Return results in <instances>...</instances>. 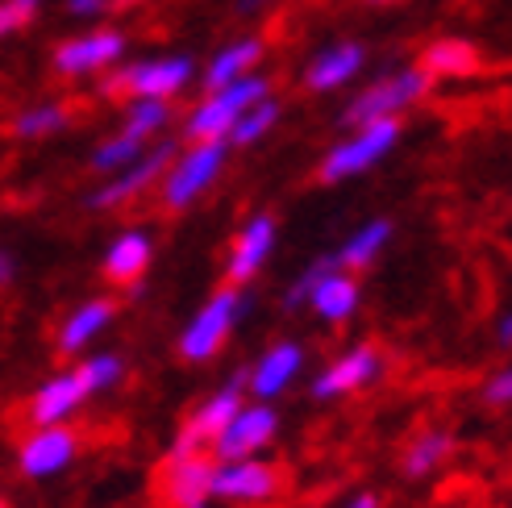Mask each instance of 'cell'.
I'll return each instance as SVG.
<instances>
[{"label": "cell", "mask_w": 512, "mask_h": 508, "mask_svg": "<svg viewBox=\"0 0 512 508\" xmlns=\"http://www.w3.org/2000/svg\"><path fill=\"white\" fill-rule=\"evenodd\" d=\"M429 88H433V80L421 67L383 71V75H375L367 88L354 92V100L346 105L342 121L350 125V130H358V125H371V121H400L408 109L421 105V100L429 96Z\"/></svg>", "instance_id": "1"}, {"label": "cell", "mask_w": 512, "mask_h": 508, "mask_svg": "<svg viewBox=\"0 0 512 508\" xmlns=\"http://www.w3.org/2000/svg\"><path fill=\"white\" fill-rule=\"evenodd\" d=\"M267 96H271V80L259 71L246 75L238 84H229V88L204 92V100L184 117V138L188 142H225L229 130H234V121Z\"/></svg>", "instance_id": "2"}, {"label": "cell", "mask_w": 512, "mask_h": 508, "mask_svg": "<svg viewBox=\"0 0 512 508\" xmlns=\"http://www.w3.org/2000/svg\"><path fill=\"white\" fill-rule=\"evenodd\" d=\"M404 134L400 121H371V125H358L350 130L338 146H329V155L321 159V184H346L354 175H367L371 167H379L383 159L396 150Z\"/></svg>", "instance_id": "3"}, {"label": "cell", "mask_w": 512, "mask_h": 508, "mask_svg": "<svg viewBox=\"0 0 512 508\" xmlns=\"http://www.w3.org/2000/svg\"><path fill=\"white\" fill-rule=\"evenodd\" d=\"M196 75V63L188 55H167V59H142L130 67H117L105 75L100 92L105 96H130V100H171L179 96Z\"/></svg>", "instance_id": "4"}, {"label": "cell", "mask_w": 512, "mask_h": 508, "mask_svg": "<svg viewBox=\"0 0 512 508\" xmlns=\"http://www.w3.org/2000/svg\"><path fill=\"white\" fill-rule=\"evenodd\" d=\"M242 309H246V296H242L238 288L213 292V296L196 309V317L184 325V334H179V359H188V363H209L213 354L229 342V334H234Z\"/></svg>", "instance_id": "5"}, {"label": "cell", "mask_w": 512, "mask_h": 508, "mask_svg": "<svg viewBox=\"0 0 512 508\" xmlns=\"http://www.w3.org/2000/svg\"><path fill=\"white\" fill-rule=\"evenodd\" d=\"M229 146L225 142H192L184 155H175L167 175H163V205L171 213L196 205V200L217 184V175L225 167Z\"/></svg>", "instance_id": "6"}, {"label": "cell", "mask_w": 512, "mask_h": 508, "mask_svg": "<svg viewBox=\"0 0 512 508\" xmlns=\"http://www.w3.org/2000/svg\"><path fill=\"white\" fill-rule=\"evenodd\" d=\"M242 404H246V371L229 379L225 388H217L209 400H200V404H196L192 417L184 421V429L175 434V442H171V450H167V459H188V454H204V450L217 442V434L229 425V417H234Z\"/></svg>", "instance_id": "7"}, {"label": "cell", "mask_w": 512, "mask_h": 508, "mask_svg": "<svg viewBox=\"0 0 512 508\" xmlns=\"http://www.w3.org/2000/svg\"><path fill=\"white\" fill-rule=\"evenodd\" d=\"M279 434V413L271 404L250 400L242 409L229 417V425L217 434L213 450V463H238V459H263V450L275 442Z\"/></svg>", "instance_id": "8"}, {"label": "cell", "mask_w": 512, "mask_h": 508, "mask_svg": "<svg viewBox=\"0 0 512 508\" xmlns=\"http://www.w3.org/2000/svg\"><path fill=\"white\" fill-rule=\"evenodd\" d=\"M284 488V475L267 459H238V463H217L213 471V500L254 508V504H271Z\"/></svg>", "instance_id": "9"}, {"label": "cell", "mask_w": 512, "mask_h": 508, "mask_svg": "<svg viewBox=\"0 0 512 508\" xmlns=\"http://www.w3.org/2000/svg\"><path fill=\"white\" fill-rule=\"evenodd\" d=\"M383 375V354L367 342L350 346L346 354H338L317 379H313V400H342V396H354L371 388L375 379Z\"/></svg>", "instance_id": "10"}, {"label": "cell", "mask_w": 512, "mask_h": 508, "mask_svg": "<svg viewBox=\"0 0 512 508\" xmlns=\"http://www.w3.org/2000/svg\"><path fill=\"white\" fill-rule=\"evenodd\" d=\"M75 454H80V434L71 425H46L21 442L17 467L25 479H50V475H63L75 463Z\"/></svg>", "instance_id": "11"}, {"label": "cell", "mask_w": 512, "mask_h": 508, "mask_svg": "<svg viewBox=\"0 0 512 508\" xmlns=\"http://www.w3.org/2000/svg\"><path fill=\"white\" fill-rule=\"evenodd\" d=\"M171 159H175V146H171V142L150 146L138 163H130L125 171L109 175V184L92 192V209H117V205H125V200H138L146 188L163 184V175H167Z\"/></svg>", "instance_id": "12"}, {"label": "cell", "mask_w": 512, "mask_h": 508, "mask_svg": "<svg viewBox=\"0 0 512 508\" xmlns=\"http://www.w3.org/2000/svg\"><path fill=\"white\" fill-rule=\"evenodd\" d=\"M275 234H279V221L271 213H254L246 217V225L238 230L234 238V250H229V263H225V279H229V288H246L254 275H259L271 259V250H275Z\"/></svg>", "instance_id": "13"}, {"label": "cell", "mask_w": 512, "mask_h": 508, "mask_svg": "<svg viewBox=\"0 0 512 508\" xmlns=\"http://www.w3.org/2000/svg\"><path fill=\"white\" fill-rule=\"evenodd\" d=\"M125 55V34L121 30H92L80 38H67L55 46V71L59 75H100Z\"/></svg>", "instance_id": "14"}, {"label": "cell", "mask_w": 512, "mask_h": 508, "mask_svg": "<svg viewBox=\"0 0 512 508\" xmlns=\"http://www.w3.org/2000/svg\"><path fill=\"white\" fill-rule=\"evenodd\" d=\"M304 371V346L300 342H275L259 354V363L246 371V388L259 404H271L275 396H284Z\"/></svg>", "instance_id": "15"}, {"label": "cell", "mask_w": 512, "mask_h": 508, "mask_svg": "<svg viewBox=\"0 0 512 508\" xmlns=\"http://www.w3.org/2000/svg\"><path fill=\"white\" fill-rule=\"evenodd\" d=\"M213 471L209 454H188V459H167L163 467V500L167 508H209L213 504Z\"/></svg>", "instance_id": "16"}, {"label": "cell", "mask_w": 512, "mask_h": 508, "mask_svg": "<svg viewBox=\"0 0 512 508\" xmlns=\"http://www.w3.org/2000/svg\"><path fill=\"white\" fill-rule=\"evenodd\" d=\"M88 404V388H84V379L80 371H59V375H50L46 384L30 396V421L34 429H46V425H67L75 413H80Z\"/></svg>", "instance_id": "17"}, {"label": "cell", "mask_w": 512, "mask_h": 508, "mask_svg": "<svg viewBox=\"0 0 512 508\" xmlns=\"http://www.w3.org/2000/svg\"><path fill=\"white\" fill-rule=\"evenodd\" d=\"M367 67V46L363 42H334L313 55L309 71H304V88L325 96V92H338L346 88L358 71Z\"/></svg>", "instance_id": "18"}, {"label": "cell", "mask_w": 512, "mask_h": 508, "mask_svg": "<svg viewBox=\"0 0 512 508\" xmlns=\"http://www.w3.org/2000/svg\"><path fill=\"white\" fill-rule=\"evenodd\" d=\"M358 300H363V288H358V279L334 263V267H329V271L317 279V284H313L309 309H313L325 325H346V321L358 313Z\"/></svg>", "instance_id": "19"}, {"label": "cell", "mask_w": 512, "mask_h": 508, "mask_svg": "<svg viewBox=\"0 0 512 508\" xmlns=\"http://www.w3.org/2000/svg\"><path fill=\"white\" fill-rule=\"evenodd\" d=\"M150 259H155V242H150V234L146 230H125L105 250V275L121 288H134V284H142Z\"/></svg>", "instance_id": "20"}, {"label": "cell", "mask_w": 512, "mask_h": 508, "mask_svg": "<svg viewBox=\"0 0 512 508\" xmlns=\"http://www.w3.org/2000/svg\"><path fill=\"white\" fill-rule=\"evenodd\" d=\"M417 67L429 75V80H467V75H479L483 59L467 38H438L421 50Z\"/></svg>", "instance_id": "21"}, {"label": "cell", "mask_w": 512, "mask_h": 508, "mask_svg": "<svg viewBox=\"0 0 512 508\" xmlns=\"http://www.w3.org/2000/svg\"><path fill=\"white\" fill-rule=\"evenodd\" d=\"M113 317H117V304H113L109 296L84 300L80 309H75V313L63 321V329H59V354H80V350H88V346L113 325Z\"/></svg>", "instance_id": "22"}, {"label": "cell", "mask_w": 512, "mask_h": 508, "mask_svg": "<svg viewBox=\"0 0 512 508\" xmlns=\"http://www.w3.org/2000/svg\"><path fill=\"white\" fill-rule=\"evenodd\" d=\"M263 59V38H238L229 42L225 50H217L213 63L204 67V92H217V88H229L246 80V75H254V67H259Z\"/></svg>", "instance_id": "23"}, {"label": "cell", "mask_w": 512, "mask_h": 508, "mask_svg": "<svg viewBox=\"0 0 512 508\" xmlns=\"http://www.w3.org/2000/svg\"><path fill=\"white\" fill-rule=\"evenodd\" d=\"M392 242V221L388 217H375V221H363L354 234H346V242L334 250V263L342 267V271H363V267H371L375 259H379V250Z\"/></svg>", "instance_id": "24"}, {"label": "cell", "mask_w": 512, "mask_h": 508, "mask_svg": "<svg viewBox=\"0 0 512 508\" xmlns=\"http://www.w3.org/2000/svg\"><path fill=\"white\" fill-rule=\"evenodd\" d=\"M450 454H454V434H446V429H425V434H417L413 442H408L400 471L408 479H425V475L438 471Z\"/></svg>", "instance_id": "25"}, {"label": "cell", "mask_w": 512, "mask_h": 508, "mask_svg": "<svg viewBox=\"0 0 512 508\" xmlns=\"http://www.w3.org/2000/svg\"><path fill=\"white\" fill-rule=\"evenodd\" d=\"M279 125V100H259L254 109H246L238 121H234V130H229L225 146H254V142H263L271 130Z\"/></svg>", "instance_id": "26"}, {"label": "cell", "mask_w": 512, "mask_h": 508, "mask_svg": "<svg viewBox=\"0 0 512 508\" xmlns=\"http://www.w3.org/2000/svg\"><path fill=\"white\" fill-rule=\"evenodd\" d=\"M167 121H171V105H167V100H130V109H125V130H121V134L146 142L150 134L167 130Z\"/></svg>", "instance_id": "27"}, {"label": "cell", "mask_w": 512, "mask_h": 508, "mask_svg": "<svg viewBox=\"0 0 512 508\" xmlns=\"http://www.w3.org/2000/svg\"><path fill=\"white\" fill-rule=\"evenodd\" d=\"M142 155H146V142H138V138H130V134H113L109 142L96 146L92 167L105 171V175H117V171H125L130 163H138Z\"/></svg>", "instance_id": "28"}, {"label": "cell", "mask_w": 512, "mask_h": 508, "mask_svg": "<svg viewBox=\"0 0 512 508\" xmlns=\"http://www.w3.org/2000/svg\"><path fill=\"white\" fill-rule=\"evenodd\" d=\"M84 379V388L88 396H100V392H113L121 384V375H125V363L117 359V354H88V359L75 367Z\"/></svg>", "instance_id": "29"}, {"label": "cell", "mask_w": 512, "mask_h": 508, "mask_svg": "<svg viewBox=\"0 0 512 508\" xmlns=\"http://www.w3.org/2000/svg\"><path fill=\"white\" fill-rule=\"evenodd\" d=\"M67 121H71V113L63 105H34L13 121V134L17 138H46V134H59Z\"/></svg>", "instance_id": "30"}, {"label": "cell", "mask_w": 512, "mask_h": 508, "mask_svg": "<svg viewBox=\"0 0 512 508\" xmlns=\"http://www.w3.org/2000/svg\"><path fill=\"white\" fill-rule=\"evenodd\" d=\"M334 267V254H325V259H317L313 267H304L296 279H292V288H288V296H284V304L288 309H304V304H309V292H313V284L317 279Z\"/></svg>", "instance_id": "31"}, {"label": "cell", "mask_w": 512, "mask_h": 508, "mask_svg": "<svg viewBox=\"0 0 512 508\" xmlns=\"http://www.w3.org/2000/svg\"><path fill=\"white\" fill-rule=\"evenodd\" d=\"M34 17V5H17V0H0V38L17 34L21 25H30Z\"/></svg>", "instance_id": "32"}, {"label": "cell", "mask_w": 512, "mask_h": 508, "mask_svg": "<svg viewBox=\"0 0 512 508\" xmlns=\"http://www.w3.org/2000/svg\"><path fill=\"white\" fill-rule=\"evenodd\" d=\"M483 400L496 404V409L512 404V367H500L496 375H488V384H483Z\"/></svg>", "instance_id": "33"}, {"label": "cell", "mask_w": 512, "mask_h": 508, "mask_svg": "<svg viewBox=\"0 0 512 508\" xmlns=\"http://www.w3.org/2000/svg\"><path fill=\"white\" fill-rule=\"evenodd\" d=\"M113 9V0H67V13L71 17H100V13H109Z\"/></svg>", "instance_id": "34"}, {"label": "cell", "mask_w": 512, "mask_h": 508, "mask_svg": "<svg viewBox=\"0 0 512 508\" xmlns=\"http://www.w3.org/2000/svg\"><path fill=\"white\" fill-rule=\"evenodd\" d=\"M338 508H379V496H375V492H354V496H346V504H338Z\"/></svg>", "instance_id": "35"}, {"label": "cell", "mask_w": 512, "mask_h": 508, "mask_svg": "<svg viewBox=\"0 0 512 508\" xmlns=\"http://www.w3.org/2000/svg\"><path fill=\"white\" fill-rule=\"evenodd\" d=\"M496 342H500V346H512V313H504V317L496 321Z\"/></svg>", "instance_id": "36"}, {"label": "cell", "mask_w": 512, "mask_h": 508, "mask_svg": "<svg viewBox=\"0 0 512 508\" xmlns=\"http://www.w3.org/2000/svg\"><path fill=\"white\" fill-rule=\"evenodd\" d=\"M9 279H13V259L0 250V284H9Z\"/></svg>", "instance_id": "37"}, {"label": "cell", "mask_w": 512, "mask_h": 508, "mask_svg": "<svg viewBox=\"0 0 512 508\" xmlns=\"http://www.w3.org/2000/svg\"><path fill=\"white\" fill-rule=\"evenodd\" d=\"M263 5H267V0H238V9H242V13H259Z\"/></svg>", "instance_id": "38"}, {"label": "cell", "mask_w": 512, "mask_h": 508, "mask_svg": "<svg viewBox=\"0 0 512 508\" xmlns=\"http://www.w3.org/2000/svg\"><path fill=\"white\" fill-rule=\"evenodd\" d=\"M113 5H121V9H130V5H142V0H113Z\"/></svg>", "instance_id": "39"}, {"label": "cell", "mask_w": 512, "mask_h": 508, "mask_svg": "<svg viewBox=\"0 0 512 508\" xmlns=\"http://www.w3.org/2000/svg\"><path fill=\"white\" fill-rule=\"evenodd\" d=\"M17 5H34L38 9V0H17Z\"/></svg>", "instance_id": "40"}, {"label": "cell", "mask_w": 512, "mask_h": 508, "mask_svg": "<svg viewBox=\"0 0 512 508\" xmlns=\"http://www.w3.org/2000/svg\"><path fill=\"white\" fill-rule=\"evenodd\" d=\"M371 5H392V0H371Z\"/></svg>", "instance_id": "41"}, {"label": "cell", "mask_w": 512, "mask_h": 508, "mask_svg": "<svg viewBox=\"0 0 512 508\" xmlns=\"http://www.w3.org/2000/svg\"><path fill=\"white\" fill-rule=\"evenodd\" d=\"M0 508H9V504H5V500H0Z\"/></svg>", "instance_id": "42"}]
</instances>
